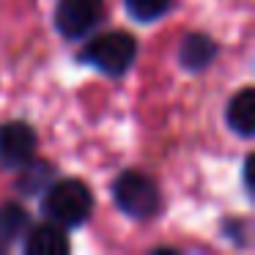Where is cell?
Returning a JSON list of instances; mask_svg holds the SVG:
<instances>
[{"mask_svg":"<svg viewBox=\"0 0 255 255\" xmlns=\"http://www.w3.org/2000/svg\"><path fill=\"white\" fill-rule=\"evenodd\" d=\"M137 58V41L127 30H110V33L94 36L80 52V61L110 77H121Z\"/></svg>","mask_w":255,"mask_h":255,"instance_id":"obj_2","label":"cell"},{"mask_svg":"<svg viewBox=\"0 0 255 255\" xmlns=\"http://www.w3.org/2000/svg\"><path fill=\"white\" fill-rule=\"evenodd\" d=\"M217 55V44L209 39L206 33H189L184 36L181 47H178V61H181L184 69L189 72H200L206 69Z\"/></svg>","mask_w":255,"mask_h":255,"instance_id":"obj_8","label":"cell"},{"mask_svg":"<svg viewBox=\"0 0 255 255\" xmlns=\"http://www.w3.org/2000/svg\"><path fill=\"white\" fill-rule=\"evenodd\" d=\"M36 154V132L25 121H8L0 127V165L17 170Z\"/></svg>","mask_w":255,"mask_h":255,"instance_id":"obj_5","label":"cell"},{"mask_svg":"<svg viewBox=\"0 0 255 255\" xmlns=\"http://www.w3.org/2000/svg\"><path fill=\"white\" fill-rule=\"evenodd\" d=\"M105 19V0H58L55 28L66 39H85Z\"/></svg>","mask_w":255,"mask_h":255,"instance_id":"obj_4","label":"cell"},{"mask_svg":"<svg viewBox=\"0 0 255 255\" xmlns=\"http://www.w3.org/2000/svg\"><path fill=\"white\" fill-rule=\"evenodd\" d=\"M225 118H228V127L236 134L253 137V132H255V91L253 88L239 91V94L228 102Z\"/></svg>","mask_w":255,"mask_h":255,"instance_id":"obj_7","label":"cell"},{"mask_svg":"<svg viewBox=\"0 0 255 255\" xmlns=\"http://www.w3.org/2000/svg\"><path fill=\"white\" fill-rule=\"evenodd\" d=\"M25 253L28 255H66L69 239L61 225L47 220L44 225H36L25 231Z\"/></svg>","mask_w":255,"mask_h":255,"instance_id":"obj_6","label":"cell"},{"mask_svg":"<svg viewBox=\"0 0 255 255\" xmlns=\"http://www.w3.org/2000/svg\"><path fill=\"white\" fill-rule=\"evenodd\" d=\"M113 198L118 209L134 220H151L162 206L159 187L140 170H124L113 184Z\"/></svg>","mask_w":255,"mask_h":255,"instance_id":"obj_3","label":"cell"},{"mask_svg":"<svg viewBox=\"0 0 255 255\" xmlns=\"http://www.w3.org/2000/svg\"><path fill=\"white\" fill-rule=\"evenodd\" d=\"M28 228H30V214L19 203L0 206V242L3 244H14L17 239H22Z\"/></svg>","mask_w":255,"mask_h":255,"instance_id":"obj_9","label":"cell"},{"mask_svg":"<svg viewBox=\"0 0 255 255\" xmlns=\"http://www.w3.org/2000/svg\"><path fill=\"white\" fill-rule=\"evenodd\" d=\"M127 11L132 14L140 22H151V19H159L162 14L170 11L173 0H124Z\"/></svg>","mask_w":255,"mask_h":255,"instance_id":"obj_11","label":"cell"},{"mask_svg":"<svg viewBox=\"0 0 255 255\" xmlns=\"http://www.w3.org/2000/svg\"><path fill=\"white\" fill-rule=\"evenodd\" d=\"M41 211L50 222L61 228H77L94 211V195L77 178H61V181H52L44 189V198H41Z\"/></svg>","mask_w":255,"mask_h":255,"instance_id":"obj_1","label":"cell"},{"mask_svg":"<svg viewBox=\"0 0 255 255\" xmlns=\"http://www.w3.org/2000/svg\"><path fill=\"white\" fill-rule=\"evenodd\" d=\"M17 187L22 195H36V192H44L55 178H52V167L47 162H25L22 167H17Z\"/></svg>","mask_w":255,"mask_h":255,"instance_id":"obj_10","label":"cell"}]
</instances>
